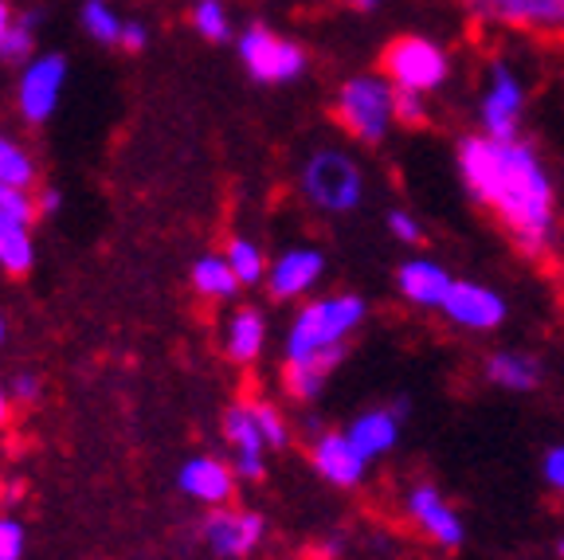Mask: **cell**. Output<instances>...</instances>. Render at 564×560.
Segmentation results:
<instances>
[{"label": "cell", "mask_w": 564, "mask_h": 560, "mask_svg": "<svg viewBox=\"0 0 564 560\" xmlns=\"http://www.w3.org/2000/svg\"><path fill=\"white\" fill-rule=\"evenodd\" d=\"M455 161L470 201L502 224L525 259L541 263L556 251V184L538 149L521 138L467 133L458 138Z\"/></svg>", "instance_id": "1"}, {"label": "cell", "mask_w": 564, "mask_h": 560, "mask_svg": "<svg viewBox=\"0 0 564 560\" xmlns=\"http://www.w3.org/2000/svg\"><path fill=\"white\" fill-rule=\"evenodd\" d=\"M369 306H365L361 294H326V298H310L306 306L294 314L291 330H286V345H282V357L286 360H310L317 353L337 349V345H349V337L365 325Z\"/></svg>", "instance_id": "2"}, {"label": "cell", "mask_w": 564, "mask_h": 560, "mask_svg": "<svg viewBox=\"0 0 564 560\" xmlns=\"http://www.w3.org/2000/svg\"><path fill=\"white\" fill-rule=\"evenodd\" d=\"M334 115L361 146H380L397 126V87L384 75H352L337 87Z\"/></svg>", "instance_id": "3"}, {"label": "cell", "mask_w": 564, "mask_h": 560, "mask_svg": "<svg viewBox=\"0 0 564 560\" xmlns=\"http://www.w3.org/2000/svg\"><path fill=\"white\" fill-rule=\"evenodd\" d=\"M302 196L326 216H349L365 201V173L345 149H314L302 165Z\"/></svg>", "instance_id": "4"}, {"label": "cell", "mask_w": 564, "mask_h": 560, "mask_svg": "<svg viewBox=\"0 0 564 560\" xmlns=\"http://www.w3.org/2000/svg\"><path fill=\"white\" fill-rule=\"evenodd\" d=\"M380 75L392 87L435 95L451 79V55L432 35H397L380 55Z\"/></svg>", "instance_id": "5"}, {"label": "cell", "mask_w": 564, "mask_h": 560, "mask_svg": "<svg viewBox=\"0 0 564 560\" xmlns=\"http://www.w3.org/2000/svg\"><path fill=\"white\" fill-rule=\"evenodd\" d=\"M529 110V90L521 71L510 60H490L478 90V126L490 138H521V122Z\"/></svg>", "instance_id": "6"}, {"label": "cell", "mask_w": 564, "mask_h": 560, "mask_svg": "<svg viewBox=\"0 0 564 560\" xmlns=\"http://www.w3.org/2000/svg\"><path fill=\"white\" fill-rule=\"evenodd\" d=\"M239 60H243L247 75L267 87H282V83L302 79L306 71V52L302 44H294L291 35L274 32L267 24H251L239 35Z\"/></svg>", "instance_id": "7"}, {"label": "cell", "mask_w": 564, "mask_h": 560, "mask_svg": "<svg viewBox=\"0 0 564 560\" xmlns=\"http://www.w3.org/2000/svg\"><path fill=\"white\" fill-rule=\"evenodd\" d=\"M463 9L486 28L525 35H564V0H463Z\"/></svg>", "instance_id": "8"}, {"label": "cell", "mask_w": 564, "mask_h": 560, "mask_svg": "<svg viewBox=\"0 0 564 560\" xmlns=\"http://www.w3.org/2000/svg\"><path fill=\"white\" fill-rule=\"evenodd\" d=\"M404 514H408V521L420 529V537H427L435 549L455 552V549H463V541H467L463 517H458V509L451 506V498L435 486V482H415V486H408Z\"/></svg>", "instance_id": "9"}, {"label": "cell", "mask_w": 564, "mask_h": 560, "mask_svg": "<svg viewBox=\"0 0 564 560\" xmlns=\"http://www.w3.org/2000/svg\"><path fill=\"white\" fill-rule=\"evenodd\" d=\"M440 314L463 333H494V330H502L506 317H510V302L494 287H486V282L455 279V287H451Z\"/></svg>", "instance_id": "10"}, {"label": "cell", "mask_w": 564, "mask_h": 560, "mask_svg": "<svg viewBox=\"0 0 564 560\" xmlns=\"http://www.w3.org/2000/svg\"><path fill=\"white\" fill-rule=\"evenodd\" d=\"M204 541L216 557L224 560H243L263 545L267 521L256 509H228V506H212V514L204 517L200 526Z\"/></svg>", "instance_id": "11"}, {"label": "cell", "mask_w": 564, "mask_h": 560, "mask_svg": "<svg viewBox=\"0 0 564 560\" xmlns=\"http://www.w3.org/2000/svg\"><path fill=\"white\" fill-rule=\"evenodd\" d=\"M63 83H67V60L63 55H40L24 67L20 75V115L28 122H47L55 115L63 95Z\"/></svg>", "instance_id": "12"}, {"label": "cell", "mask_w": 564, "mask_h": 560, "mask_svg": "<svg viewBox=\"0 0 564 560\" xmlns=\"http://www.w3.org/2000/svg\"><path fill=\"white\" fill-rule=\"evenodd\" d=\"M310 463L329 486H341V491L361 486L365 474H369V459L349 443L345 431H317L314 443H310Z\"/></svg>", "instance_id": "13"}, {"label": "cell", "mask_w": 564, "mask_h": 560, "mask_svg": "<svg viewBox=\"0 0 564 560\" xmlns=\"http://www.w3.org/2000/svg\"><path fill=\"white\" fill-rule=\"evenodd\" d=\"M224 439L231 443V455H236V474L239 478H251L259 482L267 474V439L259 431V420H256V408L251 403H231L228 412H224V423H220Z\"/></svg>", "instance_id": "14"}, {"label": "cell", "mask_w": 564, "mask_h": 560, "mask_svg": "<svg viewBox=\"0 0 564 560\" xmlns=\"http://www.w3.org/2000/svg\"><path fill=\"white\" fill-rule=\"evenodd\" d=\"M322 274H326V255L317 247H291L267 271V290L274 302H294V298H306L322 282Z\"/></svg>", "instance_id": "15"}, {"label": "cell", "mask_w": 564, "mask_h": 560, "mask_svg": "<svg viewBox=\"0 0 564 560\" xmlns=\"http://www.w3.org/2000/svg\"><path fill=\"white\" fill-rule=\"evenodd\" d=\"M451 287H455V274L435 259H404L397 271L400 298L415 310H443Z\"/></svg>", "instance_id": "16"}, {"label": "cell", "mask_w": 564, "mask_h": 560, "mask_svg": "<svg viewBox=\"0 0 564 560\" xmlns=\"http://www.w3.org/2000/svg\"><path fill=\"white\" fill-rule=\"evenodd\" d=\"M482 380L490 388H502V392H538L545 385V365H541L533 353L521 349H490L482 357Z\"/></svg>", "instance_id": "17"}, {"label": "cell", "mask_w": 564, "mask_h": 560, "mask_svg": "<svg viewBox=\"0 0 564 560\" xmlns=\"http://www.w3.org/2000/svg\"><path fill=\"white\" fill-rule=\"evenodd\" d=\"M176 482L188 498L204 502V506H228L231 494H236V466H228L216 455H196L181 466Z\"/></svg>", "instance_id": "18"}, {"label": "cell", "mask_w": 564, "mask_h": 560, "mask_svg": "<svg viewBox=\"0 0 564 560\" xmlns=\"http://www.w3.org/2000/svg\"><path fill=\"white\" fill-rule=\"evenodd\" d=\"M400 416H404V403H400V408H369V412H361L345 428V435H349V443L357 446L369 463H377V459L397 451Z\"/></svg>", "instance_id": "19"}, {"label": "cell", "mask_w": 564, "mask_h": 560, "mask_svg": "<svg viewBox=\"0 0 564 560\" xmlns=\"http://www.w3.org/2000/svg\"><path fill=\"white\" fill-rule=\"evenodd\" d=\"M345 353H349V345H337V349L317 353V357H310V360H286V368H282V388H286V396H294L299 403L317 400V392L326 388L329 373L341 365Z\"/></svg>", "instance_id": "20"}, {"label": "cell", "mask_w": 564, "mask_h": 560, "mask_svg": "<svg viewBox=\"0 0 564 560\" xmlns=\"http://www.w3.org/2000/svg\"><path fill=\"white\" fill-rule=\"evenodd\" d=\"M263 345H267V317L256 306L236 310L228 317V325H224V353L236 365H251V360H259Z\"/></svg>", "instance_id": "21"}, {"label": "cell", "mask_w": 564, "mask_h": 560, "mask_svg": "<svg viewBox=\"0 0 564 560\" xmlns=\"http://www.w3.org/2000/svg\"><path fill=\"white\" fill-rule=\"evenodd\" d=\"M35 263L32 224H20L12 216H0V271L28 274Z\"/></svg>", "instance_id": "22"}, {"label": "cell", "mask_w": 564, "mask_h": 560, "mask_svg": "<svg viewBox=\"0 0 564 560\" xmlns=\"http://www.w3.org/2000/svg\"><path fill=\"white\" fill-rule=\"evenodd\" d=\"M193 287L196 294L212 298V302H224V298H236L243 282L231 271L228 255H204V259L193 263Z\"/></svg>", "instance_id": "23"}, {"label": "cell", "mask_w": 564, "mask_h": 560, "mask_svg": "<svg viewBox=\"0 0 564 560\" xmlns=\"http://www.w3.org/2000/svg\"><path fill=\"white\" fill-rule=\"evenodd\" d=\"M224 255H228L231 271H236V279L243 282V287H259V282H267V271H271V263H267L263 247H259L256 239L236 236Z\"/></svg>", "instance_id": "24"}, {"label": "cell", "mask_w": 564, "mask_h": 560, "mask_svg": "<svg viewBox=\"0 0 564 560\" xmlns=\"http://www.w3.org/2000/svg\"><path fill=\"white\" fill-rule=\"evenodd\" d=\"M83 28H87L90 40H98V44H122L126 20H118V12L106 0H90L87 9H83Z\"/></svg>", "instance_id": "25"}, {"label": "cell", "mask_w": 564, "mask_h": 560, "mask_svg": "<svg viewBox=\"0 0 564 560\" xmlns=\"http://www.w3.org/2000/svg\"><path fill=\"white\" fill-rule=\"evenodd\" d=\"M35 165L24 149L12 138H0V184H17V189H32Z\"/></svg>", "instance_id": "26"}, {"label": "cell", "mask_w": 564, "mask_h": 560, "mask_svg": "<svg viewBox=\"0 0 564 560\" xmlns=\"http://www.w3.org/2000/svg\"><path fill=\"white\" fill-rule=\"evenodd\" d=\"M193 24L204 40H212V44L231 40V20H228V9H224V0H196Z\"/></svg>", "instance_id": "27"}, {"label": "cell", "mask_w": 564, "mask_h": 560, "mask_svg": "<svg viewBox=\"0 0 564 560\" xmlns=\"http://www.w3.org/2000/svg\"><path fill=\"white\" fill-rule=\"evenodd\" d=\"M427 122H432V103H427V95L397 87V126H404V130H423Z\"/></svg>", "instance_id": "28"}, {"label": "cell", "mask_w": 564, "mask_h": 560, "mask_svg": "<svg viewBox=\"0 0 564 560\" xmlns=\"http://www.w3.org/2000/svg\"><path fill=\"white\" fill-rule=\"evenodd\" d=\"M251 408H256L259 431H263V439H267V446H271V451H282V446L291 443V428H286V420H282V412L274 408V403L256 400Z\"/></svg>", "instance_id": "29"}, {"label": "cell", "mask_w": 564, "mask_h": 560, "mask_svg": "<svg viewBox=\"0 0 564 560\" xmlns=\"http://www.w3.org/2000/svg\"><path fill=\"white\" fill-rule=\"evenodd\" d=\"M0 216H12L20 224H32L40 216V204L28 189H17V184H0Z\"/></svg>", "instance_id": "30"}, {"label": "cell", "mask_w": 564, "mask_h": 560, "mask_svg": "<svg viewBox=\"0 0 564 560\" xmlns=\"http://www.w3.org/2000/svg\"><path fill=\"white\" fill-rule=\"evenodd\" d=\"M384 224H388V231H392V239H400L404 247H420L423 244V224L408 208H392L384 216Z\"/></svg>", "instance_id": "31"}, {"label": "cell", "mask_w": 564, "mask_h": 560, "mask_svg": "<svg viewBox=\"0 0 564 560\" xmlns=\"http://www.w3.org/2000/svg\"><path fill=\"white\" fill-rule=\"evenodd\" d=\"M28 55H32V32H28V24L20 20V24H12L9 32L0 35V60L28 63Z\"/></svg>", "instance_id": "32"}, {"label": "cell", "mask_w": 564, "mask_h": 560, "mask_svg": "<svg viewBox=\"0 0 564 560\" xmlns=\"http://www.w3.org/2000/svg\"><path fill=\"white\" fill-rule=\"evenodd\" d=\"M541 478H545V486L556 498H564V443H553L541 455Z\"/></svg>", "instance_id": "33"}, {"label": "cell", "mask_w": 564, "mask_h": 560, "mask_svg": "<svg viewBox=\"0 0 564 560\" xmlns=\"http://www.w3.org/2000/svg\"><path fill=\"white\" fill-rule=\"evenodd\" d=\"M24 557V526L17 517L0 514V560H20Z\"/></svg>", "instance_id": "34"}, {"label": "cell", "mask_w": 564, "mask_h": 560, "mask_svg": "<svg viewBox=\"0 0 564 560\" xmlns=\"http://www.w3.org/2000/svg\"><path fill=\"white\" fill-rule=\"evenodd\" d=\"M9 396H17V400H40V380L32 377V373H20L17 380H12V388H9Z\"/></svg>", "instance_id": "35"}, {"label": "cell", "mask_w": 564, "mask_h": 560, "mask_svg": "<svg viewBox=\"0 0 564 560\" xmlns=\"http://www.w3.org/2000/svg\"><path fill=\"white\" fill-rule=\"evenodd\" d=\"M122 47L126 52H141V47H145V24H126L122 28Z\"/></svg>", "instance_id": "36"}, {"label": "cell", "mask_w": 564, "mask_h": 560, "mask_svg": "<svg viewBox=\"0 0 564 560\" xmlns=\"http://www.w3.org/2000/svg\"><path fill=\"white\" fill-rule=\"evenodd\" d=\"M35 204H40V212H44V216H47V212L59 208V193H55V189H44V196H40V201H35Z\"/></svg>", "instance_id": "37"}, {"label": "cell", "mask_w": 564, "mask_h": 560, "mask_svg": "<svg viewBox=\"0 0 564 560\" xmlns=\"http://www.w3.org/2000/svg\"><path fill=\"white\" fill-rule=\"evenodd\" d=\"M20 494H24V486H20V482H12V486H4V491H0V502H4V506H12V502H20Z\"/></svg>", "instance_id": "38"}, {"label": "cell", "mask_w": 564, "mask_h": 560, "mask_svg": "<svg viewBox=\"0 0 564 560\" xmlns=\"http://www.w3.org/2000/svg\"><path fill=\"white\" fill-rule=\"evenodd\" d=\"M12 28V12H9V4H4V0H0V35L9 32Z\"/></svg>", "instance_id": "39"}, {"label": "cell", "mask_w": 564, "mask_h": 560, "mask_svg": "<svg viewBox=\"0 0 564 560\" xmlns=\"http://www.w3.org/2000/svg\"><path fill=\"white\" fill-rule=\"evenodd\" d=\"M4 420H9V392L0 388V428H4Z\"/></svg>", "instance_id": "40"}, {"label": "cell", "mask_w": 564, "mask_h": 560, "mask_svg": "<svg viewBox=\"0 0 564 560\" xmlns=\"http://www.w3.org/2000/svg\"><path fill=\"white\" fill-rule=\"evenodd\" d=\"M349 4H352L357 12H372V9L380 4V0H349Z\"/></svg>", "instance_id": "41"}, {"label": "cell", "mask_w": 564, "mask_h": 560, "mask_svg": "<svg viewBox=\"0 0 564 560\" xmlns=\"http://www.w3.org/2000/svg\"><path fill=\"white\" fill-rule=\"evenodd\" d=\"M556 560H564V537L556 541Z\"/></svg>", "instance_id": "42"}, {"label": "cell", "mask_w": 564, "mask_h": 560, "mask_svg": "<svg viewBox=\"0 0 564 560\" xmlns=\"http://www.w3.org/2000/svg\"><path fill=\"white\" fill-rule=\"evenodd\" d=\"M4 333H9V330H4V317H0V345H4Z\"/></svg>", "instance_id": "43"}, {"label": "cell", "mask_w": 564, "mask_h": 560, "mask_svg": "<svg viewBox=\"0 0 564 560\" xmlns=\"http://www.w3.org/2000/svg\"><path fill=\"white\" fill-rule=\"evenodd\" d=\"M0 491H4V486H0Z\"/></svg>", "instance_id": "44"}]
</instances>
